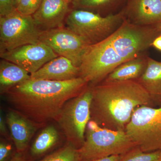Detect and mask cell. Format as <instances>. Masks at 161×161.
Returning <instances> with one entry per match:
<instances>
[{"label":"cell","mask_w":161,"mask_h":161,"mask_svg":"<svg viewBox=\"0 0 161 161\" xmlns=\"http://www.w3.org/2000/svg\"><path fill=\"white\" fill-rule=\"evenodd\" d=\"M161 34V26H139L125 19L108 37L86 47L79 77L91 86L98 84L121 64L143 55Z\"/></svg>","instance_id":"1"},{"label":"cell","mask_w":161,"mask_h":161,"mask_svg":"<svg viewBox=\"0 0 161 161\" xmlns=\"http://www.w3.org/2000/svg\"><path fill=\"white\" fill-rule=\"evenodd\" d=\"M88 84L80 77L64 81L30 78L4 94L12 108L42 126L56 120L64 105L83 92Z\"/></svg>","instance_id":"2"},{"label":"cell","mask_w":161,"mask_h":161,"mask_svg":"<svg viewBox=\"0 0 161 161\" xmlns=\"http://www.w3.org/2000/svg\"><path fill=\"white\" fill-rule=\"evenodd\" d=\"M91 87V119L110 130H125L135 110L149 106L152 100L136 80L101 82Z\"/></svg>","instance_id":"3"},{"label":"cell","mask_w":161,"mask_h":161,"mask_svg":"<svg viewBox=\"0 0 161 161\" xmlns=\"http://www.w3.org/2000/svg\"><path fill=\"white\" fill-rule=\"evenodd\" d=\"M135 147L125 130H110L91 119L87 125L84 142L78 151L80 161H89L123 155Z\"/></svg>","instance_id":"4"},{"label":"cell","mask_w":161,"mask_h":161,"mask_svg":"<svg viewBox=\"0 0 161 161\" xmlns=\"http://www.w3.org/2000/svg\"><path fill=\"white\" fill-rule=\"evenodd\" d=\"M125 20L122 10L103 16L85 9H74L67 16V28L83 38L89 45L108 37L119 28Z\"/></svg>","instance_id":"5"},{"label":"cell","mask_w":161,"mask_h":161,"mask_svg":"<svg viewBox=\"0 0 161 161\" xmlns=\"http://www.w3.org/2000/svg\"><path fill=\"white\" fill-rule=\"evenodd\" d=\"M92 87L69 100L64 105L56 121L68 141L75 147L82 146L87 125L91 119Z\"/></svg>","instance_id":"6"},{"label":"cell","mask_w":161,"mask_h":161,"mask_svg":"<svg viewBox=\"0 0 161 161\" xmlns=\"http://www.w3.org/2000/svg\"><path fill=\"white\" fill-rule=\"evenodd\" d=\"M125 131L141 150L161 151V106H142L134 111Z\"/></svg>","instance_id":"7"},{"label":"cell","mask_w":161,"mask_h":161,"mask_svg":"<svg viewBox=\"0 0 161 161\" xmlns=\"http://www.w3.org/2000/svg\"><path fill=\"white\" fill-rule=\"evenodd\" d=\"M41 32L32 16L21 14L16 10L0 17V53L39 43Z\"/></svg>","instance_id":"8"},{"label":"cell","mask_w":161,"mask_h":161,"mask_svg":"<svg viewBox=\"0 0 161 161\" xmlns=\"http://www.w3.org/2000/svg\"><path fill=\"white\" fill-rule=\"evenodd\" d=\"M40 41L49 46L58 56L68 59L78 68L84 53L90 45L83 38L63 27L42 31Z\"/></svg>","instance_id":"9"},{"label":"cell","mask_w":161,"mask_h":161,"mask_svg":"<svg viewBox=\"0 0 161 161\" xmlns=\"http://www.w3.org/2000/svg\"><path fill=\"white\" fill-rule=\"evenodd\" d=\"M58 56L49 46L40 42L23 45L0 53L2 59L17 64L31 75Z\"/></svg>","instance_id":"10"},{"label":"cell","mask_w":161,"mask_h":161,"mask_svg":"<svg viewBox=\"0 0 161 161\" xmlns=\"http://www.w3.org/2000/svg\"><path fill=\"white\" fill-rule=\"evenodd\" d=\"M125 19L139 26H161V0H128Z\"/></svg>","instance_id":"11"},{"label":"cell","mask_w":161,"mask_h":161,"mask_svg":"<svg viewBox=\"0 0 161 161\" xmlns=\"http://www.w3.org/2000/svg\"><path fill=\"white\" fill-rule=\"evenodd\" d=\"M5 119L17 152L23 153L41 126L12 108L7 112Z\"/></svg>","instance_id":"12"},{"label":"cell","mask_w":161,"mask_h":161,"mask_svg":"<svg viewBox=\"0 0 161 161\" xmlns=\"http://www.w3.org/2000/svg\"><path fill=\"white\" fill-rule=\"evenodd\" d=\"M69 3L66 0H43L32 15L38 28L44 31L63 27Z\"/></svg>","instance_id":"13"},{"label":"cell","mask_w":161,"mask_h":161,"mask_svg":"<svg viewBox=\"0 0 161 161\" xmlns=\"http://www.w3.org/2000/svg\"><path fill=\"white\" fill-rule=\"evenodd\" d=\"M79 77V69L67 58L58 56L31 75V78L64 81Z\"/></svg>","instance_id":"14"},{"label":"cell","mask_w":161,"mask_h":161,"mask_svg":"<svg viewBox=\"0 0 161 161\" xmlns=\"http://www.w3.org/2000/svg\"><path fill=\"white\" fill-rule=\"evenodd\" d=\"M148 58L143 54L122 64L110 73L102 82L136 80L145 71Z\"/></svg>","instance_id":"15"},{"label":"cell","mask_w":161,"mask_h":161,"mask_svg":"<svg viewBox=\"0 0 161 161\" xmlns=\"http://www.w3.org/2000/svg\"><path fill=\"white\" fill-rule=\"evenodd\" d=\"M31 78V74L15 64L4 59L0 62V89L4 92Z\"/></svg>","instance_id":"16"},{"label":"cell","mask_w":161,"mask_h":161,"mask_svg":"<svg viewBox=\"0 0 161 161\" xmlns=\"http://www.w3.org/2000/svg\"><path fill=\"white\" fill-rule=\"evenodd\" d=\"M136 80L151 96H161V62L149 57L145 71Z\"/></svg>","instance_id":"17"},{"label":"cell","mask_w":161,"mask_h":161,"mask_svg":"<svg viewBox=\"0 0 161 161\" xmlns=\"http://www.w3.org/2000/svg\"><path fill=\"white\" fill-rule=\"evenodd\" d=\"M59 140V133L56 127L53 125L47 126L40 132L32 144L31 153L34 156L42 155L55 146Z\"/></svg>","instance_id":"18"},{"label":"cell","mask_w":161,"mask_h":161,"mask_svg":"<svg viewBox=\"0 0 161 161\" xmlns=\"http://www.w3.org/2000/svg\"><path fill=\"white\" fill-rule=\"evenodd\" d=\"M39 161H80L78 148L69 142L56 152Z\"/></svg>","instance_id":"19"},{"label":"cell","mask_w":161,"mask_h":161,"mask_svg":"<svg viewBox=\"0 0 161 161\" xmlns=\"http://www.w3.org/2000/svg\"><path fill=\"white\" fill-rule=\"evenodd\" d=\"M161 158V150L146 152L136 147L122 155L118 161H160Z\"/></svg>","instance_id":"20"},{"label":"cell","mask_w":161,"mask_h":161,"mask_svg":"<svg viewBox=\"0 0 161 161\" xmlns=\"http://www.w3.org/2000/svg\"><path fill=\"white\" fill-rule=\"evenodd\" d=\"M123 0H74L73 5L78 9L103 10L111 9Z\"/></svg>","instance_id":"21"},{"label":"cell","mask_w":161,"mask_h":161,"mask_svg":"<svg viewBox=\"0 0 161 161\" xmlns=\"http://www.w3.org/2000/svg\"><path fill=\"white\" fill-rule=\"evenodd\" d=\"M43 0H20L17 11L21 14L31 15L38 10Z\"/></svg>","instance_id":"22"},{"label":"cell","mask_w":161,"mask_h":161,"mask_svg":"<svg viewBox=\"0 0 161 161\" xmlns=\"http://www.w3.org/2000/svg\"><path fill=\"white\" fill-rule=\"evenodd\" d=\"M16 10L15 0H0V17L11 14Z\"/></svg>","instance_id":"23"},{"label":"cell","mask_w":161,"mask_h":161,"mask_svg":"<svg viewBox=\"0 0 161 161\" xmlns=\"http://www.w3.org/2000/svg\"><path fill=\"white\" fill-rule=\"evenodd\" d=\"M12 147L11 144L2 141L0 143V161H6L11 155Z\"/></svg>","instance_id":"24"},{"label":"cell","mask_w":161,"mask_h":161,"mask_svg":"<svg viewBox=\"0 0 161 161\" xmlns=\"http://www.w3.org/2000/svg\"><path fill=\"white\" fill-rule=\"evenodd\" d=\"M6 119H4L3 115L1 114L0 115V132L1 135L5 136H7L8 135L7 127H6Z\"/></svg>","instance_id":"25"},{"label":"cell","mask_w":161,"mask_h":161,"mask_svg":"<svg viewBox=\"0 0 161 161\" xmlns=\"http://www.w3.org/2000/svg\"><path fill=\"white\" fill-rule=\"evenodd\" d=\"M121 156L122 155H112L89 161H118L120 159Z\"/></svg>","instance_id":"26"},{"label":"cell","mask_w":161,"mask_h":161,"mask_svg":"<svg viewBox=\"0 0 161 161\" xmlns=\"http://www.w3.org/2000/svg\"><path fill=\"white\" fill-rule=\"evenodd\" d=\"M152 46L161 51V35L155 38L152 43Z\"/></svg>","instance_id":"27"},{"label":"cell","mask_w":161,"mask_h":161,"mask_svg":"<svg viewBox=\"0 0 161 161\" xmlns=\"http://www.w3.org/2000/svg\"><path fill=\"white\" fill-rule=\"evenodd\" d=\"M9 161H26L22 153L17 152L13 156Z\"/></svg>","instance_id":"28"},{"label":"cell","mask_w":161,"mask_h":161,"mask_svg":"<svg viewBox=\"0 0 161 161\" xmlns=\"http://www.w3.org/2000/svg\"><path fill=\"white\" fill-rule=\"evenodd\" d=\"M20 0H15L16 4V6H17L18 4L19 3Z\"/></svg>","instance_id":"29"},{"label":"cell","mask_w":161,"mask_h":161,"mask_svg":"<svg viewBox=\"0 0 161 161\" xmlns=\"http://www.w3.org/2000/svg\"><path fill=\"white\" fill-rule=\"evenodd\" d=\"M66 1H67L68 2H69V3H70V2H72V1H74V0H66Z\"/></svg>","instance_id":"30"},{"label":"cell","mask_w":161,"mask_h":161,"mask_svg":"<svg viewBox=\"0 0 161 161\" xmlns=\"http://www.w3.org/2000/svg\"><path fill=\"white\" fill-rule=\"evenodd\" d=\"M160 161H161V159H160Z\"/></svg>","instance_id":"31"},{"label":"cell","mask_w":161,"mask_h":161,"mask_svg":"<svg viewBox=\"0 0 161 161\" xmlns=\"http://www.w3.org/2000/svg\"></svg>","instance_id":"32"}]
</instances>
